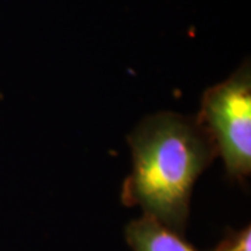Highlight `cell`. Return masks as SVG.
<instances>
[{
  "label": "cell",
  "instance_id": "obj_1",
  "mask_svg": "<svg viewBox=\"0 0 251 251\" xmlns=\"http://www.w3.org/2000/svg\"><path fill=\"white\" fill-rule=\"evenodd\" d=\"M131 173L122 188V202L141 206L169 230L183 236L193 188L218 150L196 116L161 112L144 119L128 137Z\"/></svg>",
  "mask_w": 251,
  "mask_h": 251
},
{
  "label": "cell",
  "instance_id": "obj_2",
  "mask_svg": "<svg viewBox=\"0 0 251 251\" xmlns=\"http://www.w3.org/2000/svg\"><path fill=\"white\" fill-rule=\"evenodd\" d=\"M198 122L214 140L218 155L234 180L251 173V70L249 62L227 80L208 88Z\"/></svg>",
  "mask_w": 251,
  "mask_h": 251
},
{
  "label": "cell",
  "instance_id": "obj_3",
  "mask_svg": "<svg viewBox=\"0 0 251 251\" xmlns=\"http://www.w3.org/2000/svg\"><path fill=\"white\" fill-rule=\"evenodd\" d=\"M126 240L133 251H196L183 236L150 216L143 215L126 226Z\"/></svg>",
  "mask_w": 251,
  "mask_h": 251
},
{
  "label": "cell",
  "instance_id": "obj_4",
  "mask_svg": "<svg viewBox=\"0 0 251 251\" xmlns=\"http://www.w3.org/2000/svg\"><path fill=\"white\" fill-rule=\"evenodd\" d=\"M250 249L251 229L250 226H247L240 230L229 232L214 251H250Z\"/></svg>",
  "mask_w": 251,
  "mask_h": 251
}]
</instances>
